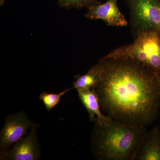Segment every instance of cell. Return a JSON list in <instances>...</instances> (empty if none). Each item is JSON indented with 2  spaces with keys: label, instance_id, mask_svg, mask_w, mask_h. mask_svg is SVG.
<instances>
[{
  "label": "cell",
  "instance_id": "cell-11",
  "mask_svg": "<svg viewBox=\"0 0 160 160\" xmlns=\"http://www.w3.org/2000/svg\"><path fill=\"white\" fill-rule=\"evenodd\" d=\"M73 89V87L68 88L58 93H49L43 92L40 94L39 99L44 103L47 111H50L60 103L61 98L62 96Z\"/></svg>",
  "mask_w": 160,
  "mask_h": 160
},
{
  "label": "cell",
  "instance_id": "cell-8",
  "mask_svg": "<svg viewBox=\"0 0 160 160\" xmlns=\"http://www.w3.org/2000/svg\"><path fill=\"white\" fill-rule=\"evenodd\" d=\"M135 160H160V129L158 126L146 132Z\"/></svg>",
  "mask_w": 160,
  "mask_h": 160
},
{
  "label": "cell",
  "instance_id": "cell-3",
  "mask_svg": "<svg viewBox=\"0 0 160 160\" xmlns=\"http://www.w3.org/2000/svg\"><path fill=\"white\" fill-rule=\"evenodd\" d=\"M103 58L129 60L143 65L158 76L160 72V32L149 30L135 36L133 42L120 46Z\"/></svg>",
  "mask_w": 160,
  "mask_h": 160
},
{
  "label": "cell",
  "instance_id": "cell-14",
  "mask_svg": "<svg viewBox=\"0 0 160 160\" xmlns=\"http://www.w3.org/2000/svg\"><path fill=\"white\" fill-rule=\"evenodd\" d=\"M158 78H159V84H160V72L159 74L158 75Z\"/></svg>",
  "mask_w": 160,
  "mask_h": 160
},
{
  "label": "cell",
  "instance_id": "cell-7",
  "mask_svg": "<svg viewBox=\"0 0 160 160\" xmlns=\"http://www.w3.org/2000/svg\"><path fill=\"white\" fill-rule=\"evenodd\" d=\"M85 17L89 19L102 20L109 26L128 25L125 16L118 7V0H107L103 4L99 3L88 7Z\"/></svg>",
  "mask_w": 160,
  "mask_h": 160
},
{
  "label": "cell",
  "instance_id": "cell-1",
  "mask_svg": "<svg viewBox=\"0 0 160 160\" xmlns=\"http://www.w3.org/2000/svg\"><path fill=\"white\" fill-rule=\"evenodd\" d=\"M101 80L92 88L107 116L120 123L150 125L160 109L158 76L146 67L129 60L102 58Z\"/></svg>",
  "mask_w": 160,
  "mask_h": 160
},
{
  "label": "cell",
  "instance_id": "cell-2",
  "mask_svg": "<svg viewBox=\"0 0 160 160\" xmlns=\"http://www.w3.org/2000/svg\"><path fill=\"white\" fill-rule=\"evenodd\" d=\"M146 132L145 126L120 123L110 118L95 124L92 144L101 160H133Z\"/></svg>",
  "mask_w": 160,
  "mask_h": 160
},
{
  "label": "cell",
  "instance_id": "cell-9",
  "mask_svg": "<svg viewBox=\"0 0 160 160\" xmlns=\"http://www.w3.org/2000/svg\"><path fill=\"white\" fill-rule=\"evenodd\" d=\"M79 97L88 112L89 119L95 124H102L110 118L102 114L99 100L96 92L92 89H77Z\"/></svg>",
  "mask_w": 160,
  "mask_h": 160
},
{
  "label": "cell",
  "instance_id": "cell-12",
  "mask_svg": "<svg viewBox=\"0 0 160 160\" xmlns=\"http://www.w3.org/2000/svg\"><path fill=\"white\" fill-rule=\"evenodd\" d=\"M99 3L97 0H58L60 7L68 9L88 8Z\"/></svg>",
  "mask_w": 160,
  "mask_h": 160
},
{
  "label": "cell",
  "instance_id": "cell-5",
  "mask_svg": "<svg viewBox=\"0 0 160 160\" xmlns=\"http://www.w3.org/2000/svg\"><path fill=\"white\" fill-rule=\"evenodd\" d=\"M37 126L23 112L8 116L0 134L1 157L25 137L29 128Z\"/></svg>",
  "mask_w": 160,
  "mask_h": 160
},
{
  "label": "cell",
  "instance_id": "cell-13",
  "mask_svg": "<svg viewBox=\"0 0 160 160\" xmlns=\"http://www.w3.org/2000/svg\"><path fill=\"white\" fill-rule=\"evenodd\" d=\"M5 1L6 0H0V6H3L5 3Z\"/></svg>",
  "mask_w": 160,
  "mask_h": 160
},
{
  "label": "cell",
  "instance_id": "cell-10",
  "mask_svg": "<svg viewBox=\"0 0 160 160\" xmlns=\"http://www.w3.org/2000/svg\"><path fill=\"white\" fill-rule=\"evenodd\" d=\"M102 68L99 62L92 66L86 74L77 76L73 82V88L78 89H90L99 82Z\"/></svg>",
  "mask_w": 160,
  "mask_h": 160
},
{
  "label": "cell",
  "instance_id": "cell-4",
  "mask_svg": "<svg viewBox=\"0 0 160 160\" xmlns=\"http://www.w3.org/2000/svg\"><path fill=\"white\" fill-rule=\"evenodd\" d=\"M135 36L143 32H160V0H126Z\"/></svg>",
  "mask_w": 160,
  "mask_h": 160
},
{
  "label": "cell",
  "instance_id": "cell-6",
  "mask_svg": "<svg viewBox=\"0 0 160 160\" xmlns=\"http://www.w3.org/2000/svg\"><path fill=\"white\" fill-rule=\"evenodd\" d=\"M38 126L31 128L29 134L13 145V147L6 152L1 159L12 160H37L40 156L38 141Z\"/></svg>",
  "mask_w": 160,
  "mask_h": 160
}]
</instances>
